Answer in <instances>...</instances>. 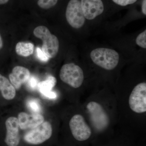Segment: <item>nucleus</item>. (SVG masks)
Wrapping results in <instances>:
<instances>
[{
    "instance_id": "f257e3e1",
    "label": "nucleus",
    "mask_w": 146,
    "mask_h": 146,
    "mask_svg": "<svg viewBox=\"0 0 146 146\" xmlns=\"http://www.w3.org/2000/svg\"><path fill=\"white\" fill-rule=\"evenodd\" d=\"M90 57L96 65L107 70L115 69L119 60V53L114 50L108 48L95 49L91 51Z\"/></svg>"
},
{
    "instance_id": "f03ea898",
    "label": "nucleus",
    "mask_w": 146,
    "mask_h": 146,
    "mask_svg": "<svg viewBox=\"0 0 146 146\" xmlns=\"http://www.w3.org/2000/svg\"><path fill=\"white\" fill-rule=\"evenodd\" d=\"M33 34L36 37L42 40L43 52L49 58L55 57L59 48V41L57 37L52 34L48 29L44 26H39L35 28Z\"/></svg>"
},
{
    "instance_id": "7ed1b4c3",
    "label": "nucleus",
    "mask_w": 146,
    "mask_h": 146,
    "mask_svg": "<svg viewBox=\"0 0 146 146\" xmlns=\"http://www.w3.org/2000/svg\"><path fill=\"white\" fill-rule=\"evenodd\" d=\"M59 76L63 82L75 89L81 86L84 80L82 69L74 63L63 65L60 70Z\"/></svg>"
},
{
    "instance_id": "20e7f679",
    "label": "nucleus",
    "mask_w": 146,
    "mask_h": 146,
    "mask_svg": "<svg viewBox=\"0 0 146 146\" xmlns=\"http://www.w3.org/2000/svg\"><path fill=\"white\" fill-rule=\"evenodd\" d=\"M52 133V126L50 123L44 121L36 127L28 131L24 134L23 139L28 144L40 145L50 139Z\"/></svg>"
},
{
    "instance_id": "39448f33",
    "label": "nucleus",
    "mask_w": 146,
    "mask_h": 146,
    "mask_svg": "<svg viewBox=\"0 0 146 146\" xmlns=\"http://www.w3.org/2000/svg\"><path fill=\"white\" fill-rule=\"evenodd\" d=\"M129 105L131 110L136 113L146 112V83L137 84L132 90L129 98Z\"/></svg>"
},
{
    "instance_id": "423d86ee",
    "label": "nucleus",
    "mask_w": 146,
    "mask_h": 146,
    "mask_svg": "<svg viewBox=\"0 0 146 146\" xmlns=\"http://www.w3.org/2000/svg\"><path fill=\"white\" fill-rule=\"evenodd\" d=\"M65 16L68 23L74 28H80L85 23L86 18L79 0H70L69 1L66 8Z\"/></svg>"
},
{
    "instance_id": "0eeeda50",
    "label": "nucleus",
    "mask_w": 146,
    "mask_h": 146,
    "mask_svg": "<svg viewBox=\"0 0 146 146\" xmlns=\"http://www.w3.org/2000/svg\"><path fill=\"white\" fill-rule=\"evenodd\" d=\"M69 126L73 137L77 141H86L92 134L91 128L83 116L80 114H76L72 117L69 122Z\"/></svg>"
},
{
    "instance_id": "6e6552de",
    "label": "nucleus",
    "mask_w": 146,
    "mask_h": 146,
    "mask_svg": "<svg viewBox=\"0 0 146 146\" xmlns=\"http://www.w3.org/2000/svg\"><path fill=\"white\" fill-rule=\"evenodd\" d=\"M86 108L92 123L97 129L102 130L108 126L109 117L101 105L97 102H90Z\"/></svg>"
},
{
    "instance_id": "1a4fd4ad",
    "label": "nucleus",
    "mask_w": 146,
    "mask_h": 146,
    "mask_svg": "<svg viewBox=\"0 0 146 146\" xmlns=\"http://www.w3.org/2000/svg\"><path fill=\"white\" fill-rule=\"evenodd\" d=\"M6 129L5 142L8 146H18L21 141L18 118L11 117L6 120Z\"/></svg>"
},
{
    "instance_id": "9d476101",
    "label": "nucleus",
    "mask_w": 146,
    "mask_h": 146,
    "mask_svg": "<svg viewBox=\"0 0 146 146\" xmlns=\"http://www.w3.org/2000/svg\"><path fill=\"white\" fill-rule=\"evenodd\" d=\"M80 2L84 15L87 20H94L104 11L102 0H81Z\"/></svg>"
},
{
    "instance_id": "9b49d317",
    "label": "nucleus",
    "mask_w": 146,
    "mask_h": 146,
    "mask_svg": "<svg viewBox=\"0 0 146 146\" xmlns=\"http://www.w3.org/2000/svg\"><path fill=\"white\" fill-rule=\"evenodd\" d=\"M19 127L22 130L31 129L37 127L44 122L43 116L38 113L29 114L25 112L19 113L18 116Z\"/></svg>"
},
{
    "instance_id": "f8f14e48",
    "label": "nucleus",
    "mask_w": 146,
    "mask_h": 146,
    "mask_svg": "<svg viewBox=\"0 0 146 146\" xmlns=\"http://www.w3.org/2000/svg\"><path fill=\"white\" fill-rule=\"evenodd\" d=\"M30 77V72L28 69L20 66L14 67L9 75L11 84L17 90L20 89L23 84L27 82Z\"/></svg>"
},
{
    "instance_id": "ddd939ff",
    "label": "nucleus",
    "mask_w": 146,
    "mask_h": 146,
    "mask_svg": "<svg viewBox=\"0 0 146 146\" xmlns=\"http://www.w3.org/2000/svg\"><path fill=\"white\" fill-rule=\"evenodd\" d=\"M0 91L5 99L11 100L16 96V90L5 77L0 74Z\"/></svg>"
},
{
    "instance_id": "4468645a",
    "label": "nucleus",
    "mask_w": 146,
    "mask_h": 146,
    "mask_svg": "<svg viewBox=\"0 0 146 146\" xmlns=\"http://www.w3.org/2000/svg\"><path fill=\"white\" fill-rule=\"evenodd\" d=\"M56 83L55 78L52 76H49L46 79L41 82L38 84V87L39 91L44 96L51 92L52 88Z\"/></svg>"
},
{
    "instance_id": "2eb2a0df",
    "label": "nucleus",
    "mask_w": 146,
    "mask_h": 146,
    "mask_svg": "<svg viewBox=\"0 0 146 146\" xmlns=\"http://www.w3.org/2000/svg\"><path fill=\"white\" fill-rule=\"evenodd\" d=\"M34 45L33 43L19 42L17 43L16 46V53L21 56H29L33 54Z\"/></svg>"
},
{
    "instance_id": "dca6fc26",
    "label": "nucleus",
    "mask_w": 146,
    "mask_h": 146,
    "mask_svg": "<svg viewBox=\"0 0 146 146\" xmlns=\"http://www.w3.org/2000/svg\"><path fill=\"white\" fill-rule=\"evenodd\" d=\"M57 2L58 0H38L37 5L40 8L48 9L55 5Z\"/></svg>"
},
{
    "instance_id": "f3484780",
    "label": "nucleus",
    "mask_w": 146,
    "mask_h": 146,
    "mask_svg": "<svg viewBox=\"0 0 146 146\" xmlns=\"http://www.w3.org/2000/svg\"><path fill=\"white\" fill-rule=\"evenodd\" d=\"M136 44L138 46L145 49L146 48V30L141 33L136 37Z\"/></svg>"
},
{
    "instance_id": "a211bd4d",
    "label": "nucleus",
    "mask_w": 146,
    "mask_h": 146,
    "mask_svg": "<svg viewBox=\"0 0 146 146\" xmlns=\"http://www.w3.org/2000/svg\"><path fill=\"white\" fill-rule=\"evenodd\" d=\"M27 106L31 110L34 112H39L41 110L40 104L36 100L31 99L29 100L27 102Z\"/></svg>"
},
{
    "instance_id": "6ab92c4d",
    "label": "nucleus",
    "mask_w": 146,
    "mask_h": 146,
    "mask_svg": "<svg viewBox=\"0 0 146 146\" xmlns=\"http://www.w3.org/2000/svg\"><path fill=\"white\" fill-rule=\"evenodd\" d=\"M36 54L38 59L42 62H46L49 59V58L43 52L42 50L39 47L36 48Z\"/></svg>"
},
{
    "instance_id": "aec40b11",
    "label": "nucleus",
    "mask_w": 146,
    "mask_h": 146,
    "mask_svg": "<svg viewBox=\"0 0 146 146\" xmlns=\"http://www.w3.org/2000/svg\"><path fill=\"white\" fill-rule=\"evenodd\" d=\"M114 3L118 5L125 6L136 2L137 0H112Z\"/></svg>"
},
{
    "instance_id": "412c9836",
    "label": "nucleus",
    "mask_w": 146,
    "mask_h": 146,
    "mask_svg": "<svg viewBox=\"0 0 146 146\" xmlns=\"http://www.w3.org/2000/svg\"><path fill=\"white\" fill-rule=\"evenodd\" d=\"M28 82L29 87L33 90L36 89V87L38 86V84H39L38 80L34 76L30 77Z\"/></svg>"
},
{
    "instance_id": "4be33fe9",
    "label": "nucleus",
    "mask_w": 146,
    "mask_h": 146,
    "mask_svg": "<svg viewBox=\"0 0 146 146\" xmlns=\"http://www.w3.org/2000/svg\"><path fill=\"white\" fill-rule=\"evenodd\" d=\"M146 0H143L142 4V11L144 15H146Z\"/></svg>"
},
{
    "instance_id": "5701e85b",
    "label": "nucleus",
    "mask_w": 146,
    "mask_h": 146,
    "mask_svg": "<svg viewBox=\"0 0 146 146\" xmlns=\"http://www.w3.org/2000/svg\"><path fill=\"white\" fill-rule=\"evenodd\" d=\"M9 1V0H0V5L5 4Z\"/></svg>"
},
{
    "instance_id": "b1692460",
    "label": "nucleus",
    "mask_w": 146,
    "mask_h": 146,
    "mask_svg": "<svg viewBox=\"0 0 146 146\" xmlns=\"http://www.w3.org/2000/svg\"><path fill=\"white\" fill-rule=\"evenodd\" d=\"M3 46V42L1 36L0 34V49L2 48Z\"/></svg>"
}]
</instances>
